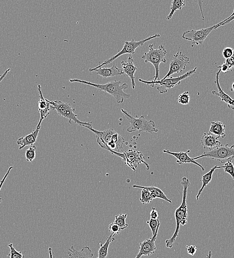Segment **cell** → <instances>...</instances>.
<instances>
[{
	"label": "cell",
	"mask_w": 234,
	"mask_h": 258,
	"mask_svg": "<svg viewBox=\"0 0 234 258\" xmlns=\"http://www.w3.org/2000/svg\"><path fill=\"white\" fill-rule=\"evenodd\" d=\"M218 139V137L210 133H204L201 138V143L204 148L211 150L222 144Z\"/></svg>",
	"instance_id": "d6986e66"
},
{
	"label": "cell",
	"mask_w": 234,
	"mask_h": 258,
	"mask_svg": "<svg viewBox=\"0 0 234 258\" xmlns=\"http://www.w3.org/2000/svg\"><path fill=\"white\" fill-rule=\"evenodd\" d=\"M50 102L52 110L56 111L59 115L67 119L70 124L73 121L84 127L92 126V122H82L78 119L77 115L75 114V109L71 106L70 103L59 100L50 101Z\"/></svg>",
	"instance_id": "ba28073f"
},
{
	"label": "cell",
	"mask_w": 234,
	"mask_h": 258,
	"mask_svg": "<svg viewBox=\"0 0 234 258\" xmlns=\"http://www.w3.org/2000/svg\"><path fill=\"white\" fill-rule=\"evenodd\" d=\"M133 187V188L147 189L151 193L154 199L160 198L169 202L170 203H172L171 200L169 199L166 196V194L158 187L155 186L144 187L136 185H134Z\"/></svg>",
	"instance_id": "7402d4cb"
},
{
	"label": "cell",
	"mask_w": 234,
	"mask_h": 258,
	"mask_svg": "<svg viewBox=\"0 0 234 258\" xmlns=\"http://www.w3.org/2000/svg\"><path fill=\"white\" fill-rule=\"evenodd\" d=\"M160 223V221L158 219H151L150 221L147 222V224L149 225L152 230L153 236L155 234Z\"/></svg>",
	"instance_id": "d6a6232c"
},
{
	"label": "cell",
	"mask_w": 234,
	"mask_h": 258,
	"mask_svg": "<svg viewBox=\"0 0 234 258\" xmlns=\"http://www.w3.org/2000/svg\"><path fill=\"white\" fill-rule=\"evenodd\" d=\"M161 35L160 34L156 33L153 36H151L146 39L136 41L134 39H132L130 41H126L122 49L119 51V53L115 56L106 60L101 64L100 62V65L93 69H97L99 68L102 67L103 66H106L114 61L116 59L121 57L124 55L128 54L129 55H133L135 54V51L138 47L142 46L147 41H150L153 39L160 37Z\"/></svg>",
	"instance_id": "9c48e42d"
},
{
	"label": "cell",
	"mask_w": 234,
	"mask_h": 258,
	"mask_svg": "<svg viewBox=\"0 0 234 258\" xmlns=\"http://www.w3.org/2000/svg\"><path fill=\"white\" fill-rule=\"evenodd\" d=\"M185 6V1L184 0H173L171 2L170 12L167 18V20H170L175 12L178 10H181Z\"/></svg>",
	"instance_id": "484cf974"
},
{
	"label": "cell",
	"mask_w": 234,
	"mask_h": 258,
	"mask_svg": "<svg viewBox=\"0 0 234 258\" xmlns=\"http://www.w3.org/2000/svg\"><path fill=\"white\" fill-rule=\"evenodd\" d=\"M89 71L90 72H97V75L105 78L121 76L124 74L122 69H119L116 65H113L110 68L101 67L97 69L92 68Z\"/></svg>",
	"instance_id": "ac0fdd59"
},
{
	"label": "cell",
	"mask_w": 234,
	"mask_h": 258,
	"mask_svg": "<svg viewBox=\"0 0 234 258\" xmlns=\"http://www.w3.org/2000/svg\"><path fill=\"white\" fill-rule=\"evenodd\" d=\"M206 258H212V252L209 250L208 254L206 255Z\"/></svg>",
	"instance_id": "ee69618b"
},
{
	"label": "cell",
	"mask_w": 234,
	"mask_h": 258,
	"mask_svg": "<svg viewBox=\"0 0 234 258\" xmlns=\"http://www.w3.org/2000/svg\"><path fill=\"white\" fill-rule=\"evenodd\" d=\"M37 90L39 93L38 101V112L40 114V120L37 127H40L42 121L50 115L52 111L50 101L44 97L40 84L37 86Z\"/></svg>",
	"instance_id": "5bb4252c"
},
{
	"label": "cell",
	"mask_w": 234,
	"mask_h": 258,
	"mask_svg": "<svg viewBox=\"0 0 234 258\" xmlns=\"http://www.w3.org/2000/svg\"><path fill=\"white\" fill-rule=\"evenodd\" d=\"M115 239L111 235L107 237L105 243L103 244L101 241L100 242V248L99 251V257L97 258H106L108 255V249L111 242L115 241Z\"/></svg>",
	"instance_id": "d4e9b609"
},
{
	"label": "cell",
	"mask_w": 234,
	"mask_h": 258,
	"mask_svg": "<svg viewBox=\"0 0 234 258\" xmlns=\"http://www.w3.org/2000/svg\"><path fill=\"white\" fill-rule=\"evenodd\" d=\"M150 217L152 219H157L158 218L159 213L155 208H152L150 213Z\"/></svg>",
	"instance_id": "ab89813d"
},
{
	"label": "cell",
	"mask_w": 234,
	"mask_h": 258,
	"mask_svg": "<svg viewBox=\"0 0 234 258\" xmlns=\"http://www.w3.org/2000/svg\"><path fill=\"white\" fill-rule=\"evenodd\" d=\"M36 149L35 145L30 146L29 148L27 149L26 151V158L27 162L32 163L35 159L36 157Z\"/></svg>",
	"instance_id": "f1b7e54d"
},
{
	"label": "cell",
	"mask_w": 234,
	"mask_h": 258,
	"mask_svg": "<svg viewBox=\"0 0 234 258\" xmlns=\"http://www.w3.org/2000/svg\"><path fill=\"white\" fill-rule=\"evenodd\" d=\"M163 152L174 157L176 159V162L180 165L184 164H193L201 168L202 171H205L204 168L201 165L195 161L193 158L189 157L188 153L191 152V150L179 152H174L168 150H164Z\"/></svg>",
	"instance_id": "9a60e30c"
},
{
	"label": "cell",
	"mask_w": 234,
	"mask_h": 258,
	"mask_svg": "<svg viewBox=\"0 0 234 258\" xmlns=\"http://www.w3.org/2000/svg\"><path fill=\"white\" fill-rule=\"evenodd\" d=\"M68 255L69 258H92L94 256V254L88 246H85L78 251L72 246L68 249Z\"/></svg>",
	"instance_id": "44dd1931"
},
{
	"label": "cell",
	"mask_w": 234,
	"mask_h": 258,
	"mask_svg": "<svg viewBox=\"0 0 234 258\" xmlns=\"http://www.w3.org/2000/svg\"><path fill=\"white\" fill-rule=\"evenodd\" d=\"M40 127H36V129L30 134L25 137H21L17 141V144L19 145V150H22L26 146L33 145L36 142Z\"/></svg>",
	"instance_id": "ffe728a7"
},
{
	"label": "cell",
	"mask_w": 234,
	"mask_h": 258,
	"mask_svg": "<svg viewBox=\"0 0 234 258\" xmlns=\"http://www.w3.org/2000/svg\"><path fill=\"white\" fill-rule=\"evenodd\" d=\"M203 158L216 160L224 164L227 161L234 158V145L231 146L228 143L221 144L219 146L204 152L199 157L193 158L195 161Z\"/></svg>",
	"instance_id": "52a82bcc"
},
{
	"label": "cell",
	"mask_w": 234,
	"mask_h": 258,
	"mask_svg": "<svg viewBox=\"0 0 234 258\" xmlns=\"http://www.w3.org/2000/svg\"><path fill=\"white\" fill-rule=\"evenodd\" d=\"M69 81L71 83H78L94 86L99 90L107 92L114 97L118 104L122 103L125 99H128L131 96L130 94L124 91V90L128 88V85L126 83L122 84L121 81H114L105 84H95L77 79H70Z\"/></svg>",
	"instance_id": "3957f363"
},
{
	"label": "cell",
	"mask_w": 234,
	"mask_h": 258,
	"mask_svg": "<svg viewBox=\"0 0 234 258\" xmlns=\"http://www.w3.org/2000/svg\"><path fill=\"white\" fill-rule=\"evenodd\" d=\"M225 127L226 126L222 122L219 121H213L211 122L209 133L215 136L219 139L221 137L224 138L226 136Z\"/></svg>",
	"instance_id": "603a6c76"
},
{
	"label": "cell",
	"mask_w": 234,
	"mask_h": 258,
	"mask_svg": "<svg viewBox=\"0 0 234 258\" xmlns=\"http://www.w3.org/2000/svg\"><path fill=\"white\" fill-rule=\"evenodd\" d=\"M84 127L96 135L97 142L102 148L110 152L112 150L120 153H122L121 151H124L123 145L125 139L114 130L107 129L100 131L94 129L92 126H86Z\"/></svg>",
	"instance_id": "7a4b0ae2"
},
{
	"label": "cell",
	"mask_w": 234,
	"mask_h": 258,
	"mask_svg": "<svg viewBox=\"0 0 234 258\" xmlns=\"http://www.w3.org/2000/svg\"><path fill=\"white\" fill-rule=\"evenodd\" d=\"M121 65L124 74L125 73L126 76L131 79L132 88L134 89L135 87L134 74L137 70V68L134 64V60L132 57L129 55L128 61H122Z\"/></svg>",
	"instance_id": "e0dca14e"
},
{
	"label": "cell",
	"mask_w": 234,
	"mask_h": 258,
	"mask_svg": "<svg viewBox=\"0 0 234 258\" xmlns=\"http://www.w3.org/2000/svg\"><path fill=\"white\" fill-rule=\"evenodd\" d=\"M123 152L125 155V164L134 172H135L137 166L140 164H144L146 166L147 170H150V166L146 162L145 158L142 152L129 150L128 151H124Z\"/></svg>",
	"instance_id": "7c38bea8"
},
{
	"label": "cell",
	"mask_w": 234,
	"mask_h": 258,
	"mask_svg": "<svg viewBox=\"0 0 234 258\" xmlns=\"http://www.w3.org/2000/svg\"><path fill=\"white\" fill-rule=\"evenodd\" d=\"M154 45L153 44L149 45V51L142 56V58L144 60L146 63H150L154 66L156 75L153 79H154L153 81L156 82L161 80L160 78V64L167 62L165 58L167 54V50L162 44H161L157 49L154 48Z\"/></svg>",
	"instance_id": "277c9868"
},
{
	"label": "cell",
	"mask_w": 234,
	"mask_h": 258,
	"mask_svg": "<svg viewBox=\"0 0 234 258\" xmlns=\"http://www.w3.org/2000/svg\"><path fill=\"white\" fill-rule=\"evenodd\" d=\"M108 229L109 231L111 233V235H112L113 237L119 234L121 231V229L119 226L114 222L111 223L109 226Z\"/></svg>",
	"instance_id": "836d02e7"
},
{
	"label": "cell",
	"mask_w": 234,
	"mask_h": 258,
	"mask_svg": "<svg viewBox=\"0 0 234 258\" xmlns=\"http://www.w3.org/2000/svg\"><path fill=\"white\" fill-rule=\"evenodd\" d=\"M11 71V69H7L2 75H0V83L3 81V80L6 77L8 73Z\"/></svg>",
	"instance_id": "b9f144b4"
},
{
	"label": "cell",
	"mask_w": 234,
	"mask_h": 258,
	"mask_svg": "<svg viewBox=\"0 0 234 258\" xmlns=\"http://www.w3.org/2000/svg\"><path fill=\"white\" fill-rule=\"evenodd\" d=\"M161 223L159 224L155 234L152 237L146 239L139 243V251L134 258H140L143 256H150L153 255L157 249L155 242L157 239V235Z\"/></svg>",
	"instance_id": "4fadbf2b"
},
{
	"label": "cell",
	"mask_w": 234,
	"mask_h": 258,
	"mask_svg": "<svg viewBox=\"0 0 234 258\" xmlns=\"http://www.w3.org/2000/svg\"><path fill=\"white\" fill-rule=\"evenodd\" d=\"M220 73V70H219L216 73V80L215 81L218 91L213 90L212 93L214 95L218 96L221 101L224 102L229 109L234 110V99L226 93L220 86L219 83V75Z\"/></svg>",
	"instance_id": "2e32d148"
},
{
	"label": "cell",
	"mask_w": 234,
	"mask_h": 258,
	"mask_svg": "<svg viewBox=\"0 0 234 258\" xmlns=\"http://www.w3.org/2000/svg\"><path fill=\"white\" fill-rule=\"evenodd\" d=\"M234 53V50L231 47H226L222 53L223 56L225 59L231 57Z\"/></svg>",
	"instance_id": "e575fe53"
},
{
	"label": "cell",
	"mask_w": 234,
	"mask_h": 258,
	"mask_svg": "<svg viewBox=\"0 0 234 258\" xmlns=\"http://www.w3.org/2000/svg\"><path fill=\"white\" fill-rule=\"evenodd\" d=\"M10 249V252L8 254L7 256L10 258H25V256L24 255L21 251H18L13 246V243H10L8 245Z\"/></svg>",
	"instance_id": "1f68e13d"
},
{
	"label": "cell",
	"mask_w": 234,
	"mask_h": 258,
	"mask_svg": "<svg viewBox=\"0 0 234 258\" xmlns=\"http://www.w3.org/2000/svg\"><path fill=\"white\" fill-rule=\"evenodd\" d=\"M198 70V67H196L193 70L189 71L182 76L176 78L170 77L165 80H161L154 82L153 81H145L139 79V82L146 84L148 86L152 87H154L156 85H159V86L157 87V89L161 94H163L167 92L168 89H170L174 86L179 85L181 82L187 78H189L195 74Z\"/></svg>",
	"instance_id": "8992f818"
},
{
	"label": "cell",
	"mask_w": 234,
	"mask_h": 258,
	"mask_svg": "<svg viewBox=\"0 0 234 258\" xmlns=\"http://www.w3.org/2000/svg\"><path fill=\"white\" fill-rule=\"evenodd\" d=\"M233 160L230 159L227 161L222 167V169H224V172L229 174L233 179L234 180V166L233 163Z\"/></svg>",
	"instance_id": "f546056e"
},
{
	"label": "cell",
	"mask_w": 234,
	"mask_h": 258,
	"mask_svg": "<svg viewBox=\"0 0 234 258\" xmlns=\"http://www.w3.org/2000/svg\"><path fill=\"white\" fill-rule=\"evenodd\" d=\"M49 252L50 254V258H53V255L52 253V249L51 248H49Z\"/></svg>",
	"instance_id": "7bdbcfd3"
},
{
	"label": "cell",
	"mask_w": 234,
	"mask_h": 258,
	"mask_svg": "<svg viewBox=\"0 0 234 258\" xmlns=\"http://www.w3.org/2000/svg\"><path fill=\"white\" fill-rule=\"evenodd\" d=\"M191 100V96L189 91H184L180 94L177 98V101L182 105H189Z\"/></svg>",
	"instance_id": "4dcf8cb0"
},
{
	"label": "cell",
	"mask_w": 234,
	"mask_h": 258,
	"mask_svg": "<svg viewBox=\"0 0 234 258\" xmlns=\"http://www.w3.org/2000/svg\"><path fill=\"white\" fill-rule=\"evenodd\" d=\"M224 62L228 66L230 71H232L234 68V53L231 57L225 59Z\"/></svg>",
	"instance_id": "d590c367"
},
{
	"label": "cell",
	"mask_w": 234,
	"mask_h": 258,
	"mask_svg": "<svg viewBox=\"0 0 234 258\" xmlns=\"http://www.w3.org/2000/svg\"><path fill=\"white\" fill-rule=\"evenodd\" d=\"M183 187L182 201L181 205L175 210L174 216L176 220V229L172 237L166 240V247L171 248L178 236L180 226H184L188 224V209L186 202L187 190L191 185L188 178L183 177L181 182Z\"/></svg>",
	"instance_id": "6da1fadb"
},
{
	"label": "cell",
	"mask_w": 234,
	"mask_h": 258,
	"mask_svg": "<svg viewBox=\"0 0 234 258\" xmlns=\"http://www.w3.org/2000/svg\"><path fill=\"white\" fill-rule=\"evenodd\" d=\"M231 90L232 91H233L234 92V82L233 83L232 85V88L231 89Z\"/></svg>",
	"instance_id": "f6af8a7d"
},
{
	"label": "cell",
	"mask_w": 234,
	"mask_h": 258,
	"mask_svg": "<svg viewBox=\"0 0 234 258\" xmlns=\"http://www.w3.org/2000/svg\"><path fill=\"white\" fill-rule=\"evenodd\" d=\"M154 200L151 193L146 189H143L141 193V197L139 200L143 204L150 203Z\"/></svg>",
	"instance_id": "83f0119b"
},
{
	"label": "cell",
	"mask_w": 234,
	"mask_h": 258,
	"mask_svg": "<svg viewBox=\"0 0 234 258\" xmlns=\"http://www.w3.org/2000/svg\"><path fill=\"white\" fill-rule=\"evenodd\" d=\"M121 112L130 124L127 129L128 132L138 131L152 134L158 132V129L155 127V122L152 120L148 121L144 115L135 118L123 109H121Z\"/></svg>",
	"instance_id": "5b68a950"
},
{
	"label": "cell",
	"mask_w": 234,
	"mask_h": 258,
	"mask_svg": "<svg viewBox=\"0 0 234 258\" xmlns=\"http://www.w3.org/2000/svg\"><path fill=\"white\" fill-rule=\"evenodd\" d=\"M222 169V167H218L216 166L213 167L211 170L202 176L201 181L202 182V185L201 188L199 190L198 194L196 197L197 200L198 201L199 200L200 197L203 192L204 189L210 183L212 179L213 174L214 172L217 169Z\"/></svg>",
	"instance_id": "cb8c5ba5"
},
{
	"label": "cell",
	"mask_w": 234,
	"mask_h": 258,
	"mask_svg": "<svg viewBox=\"0 0 234 258\" xmlns=\"http://www.w3.org/2000/svg\"><path fill=\"white\" fill-rule=\"evenodd\" d=\"M190 58L178 51L176 54L173 56L170 63L168 72L162 80L169 78L174 74L181 73L186 69L187 65L190 64Z\"/></svg>",
	"instance_id": "8fae6325"
},
{
	"label": "cell",
	"mask_w": 234,
	"mask_h": 258,
	"mask_svg": "<svg viewBox=\"0 0 234 258\" xmlns=\"http://www.w3.org/2000/svg\"><path fill=\"white\" fill-rule=\"evenodd\" d=\"M234 20V10L233 13L230 16L229 18L221 26H225L229 23H231L232 21Z\"/></svg>",
	"instance_id": "60d3db41"
},
{
	"label": "cell",
	"mask_w": 234,
	"mask_h": 258,
	"mask_svg": "<svg viewBox=\"0 0 234 258\" xmlns=\"http://www.w3.org/2000/svg\"><path fill=\"white\" fill-rule=\"evenodd\" d=\"M127 217V214H121L115 217L114 223L119 226L121 230L127 229L129 227V225L126 223Z\"/></svg>",
	"instance_id": "4316f807"
},
{
	"label": "cell",
	"mask_w": 234,
	"mask_h": 258,
	"mask_svg": "<svg viewBox=\"0 0 234 258\" xmlns=\"http://www.w3.org/2000/svg\"><path fill=\"white\" fill-rule=\"evenodd\" d=\"M13 169V167H11L9 168V169H8L6 174H5V175L4 176V178L2 179V180H1V182H0V191H1V188L6 179V178H7V177L8 176V175L10 174L11 171L12 170V169ZM3 200V199L1 198H0V203H1V201H2Z\"/></svg>",
	"instance_id": "8d00e7d4"
},
{
	"label": "cell",
	"mask_w": 234,
	"mask_h": 258,
	"mask_svg": "<svg viewBox=\"0 0 234 258\" xmlns=\"http://www.w3.org/2000/svg\"><path fill=\"white\" fill-rule=\"evenodd\" d=\"M216 67L220 70L221 72L223 73H227L230 71V69L227 66V65L224 62L221 65L219 66H216Z\"/></svg>",
	"instance_id": "f35d334b"
},
{
	"label": "cell",
	"mask_w": 234,
	"mask_h": 258,
	"mask_svg": "<svg viewBox=\"0 0 234 258\" xmlns=\"http://www.w3.org/2000/svg\"><path fill=\"white\" fill-rule=\"evenodd\" d=\"M187 253L190 255L194 256L198 251V248L195 245L186 246Z\"/></svg>",
	"instance_id": "74e56055"
},
{
	"label": "cell",
	"mask_w": 234,
	"mask_h": 258,
	"mask_svg": "<svg viewBox=\"0 0 234 258\" xmlns=\"http://www.w3.org/2000/svg\"><path fill=\"white\" fill-rule=\"evenodd\" d=\"M229 18V17L223 21L211 27L202 29L199 30H187L183 32L182 38L192 42V47L195 45H200L203 43L210 33L214 30L219 28V25L223 24Z\"/></svg>",
	"instance_id": "30bf717a"
}]
</instances>
